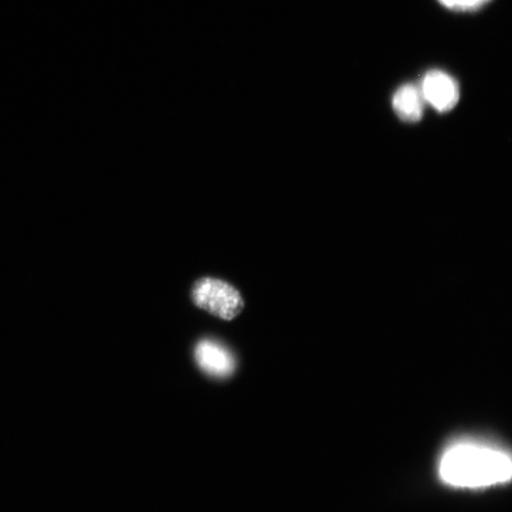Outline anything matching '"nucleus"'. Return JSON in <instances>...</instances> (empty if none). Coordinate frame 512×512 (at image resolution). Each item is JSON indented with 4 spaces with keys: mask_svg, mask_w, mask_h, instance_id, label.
I'll list each match as a JSON object with an SVG mask.
<instances>
[{
    "mask_svg": "<svg viewBox=\"0 0 512 512\" xmlns=\"http://www.w3.org/2000/svg\"><path fill=\"white\" fill-rule=\"evenodd\" d=\"M440 475L446 483L464 488L508 482L511 460L490 448L459 445L441 460Z\"/></svg>",
    "mask_w": 512,
    "mask_h": 512,
    "instance_id": "nucleus-1",
    "label": "nucleus"
},
{
    "mask_svg": "<svg viewBox=\"0 0 512 512\" xmlns=\"http://www.w3.org/2000/svg\"><path fill=\"white\" fill-rule=\"evenodd\" d=\"M192 300L197 307L223 320L238 317L245 302L236 288L224 281L203 278L192 287Z\"/></svg>",
    "mask_w": 512,
    "mask_h": 512,
    "instance_id": "nucleus-2",
    "label": "nucleus"
},
{
    "mask_svg": "<svg viewBox=\"0 0 512 512\" xmlns=\"http://www.w3.org/2000/svg\"><path fill=\"white\" fill-rule=\"evenodd\" d=\"M195 361L204 374L227 379L236 369L235 357L227 347L213 339H202L195 348Z\"/></svg>",
    "mask_w": 512,
    "mask_h": 512,
    "instance_id": "nucleus-3",
    "label": "nucleus"
},
{
    "mask_svg": "<svg viewBox=\"0 0 512 512\" xmlns=\"http://www.w3.org/2000/svg\"><path fill=\"white\" fill-rule=\"evenodd\" d=\"M422 96L439 112H448L456 107L459 100L457 82L440 70L427 73L421 88Z\"/></svg>",
    "mask_w": 512,
    "mask_h": 512,
    "instance_id": "nucleus-4",
    "label": "nucleus"
},
{
    "mask_svg": "<svg viewBox=\"0 0 512 512\" xmlns=\"http://www.w3.org/2000/svg\"><path fill=\"white\" fill-rule=\"evenodd\" d=\"M396 114L407 123H416L424 114V96L419 88L406 85L396 92L393 99Z\"/></svg>",
    "mask_w": 512,
    "mask_h": 512,
    "instance_id": "nucleus-5",
    "label": "nucleus"
},
{
    "mask_svg": "<svg viewBox=\"0 0 512 512\" xmlns=\"http://www.w3.org/2000/svg\"><path fill=\"white\" fill-rule=\"evenodd\" d=\"M491 0H439L445 8L460 11H473L482 8L486 3Z\"/></svg>",
    "mask_w": 512,
    "mask_h": 512,
    "instance_id": "nucleus-6",
    "label": "nucleus"
}]
</instances>
